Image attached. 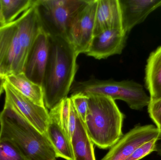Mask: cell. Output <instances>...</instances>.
Wrapping results in <instances>:
<instances>
[{"label": "cell", "mask_w": 161, "mask_h": 160, "mask_svg": "<svg viewBox=\"0 0 161 160\" xmlns=\"http://www.w3.org/2000/svg\"><path fill=\"white\" fill-rule=\"evenodd\" d=\"M4 79L17 92L36 105L45 107L42 86L30 80L23 73L10 74Z\"/></svg>", "instance_id": "obj_18"}, {"label": "cell", "mask_w": 161, "mask_h": 160, "mask_svg": "<svg viewBox=\"0 0 161 160\" xmlns=\"http://www.w3.org/2000/svg\"><path fill=\"white\" fill-rule=\"evenodd\" d=\"M70 106L71 99L70 98H66L61 101L60 121H61L62 128L66 132L68 138H69L68 127H69V119L70 111Z\"/></svg>", "instance_id": "obj_23"}, {"label": "cell", "mask_w": 161, "mask_h": 160, "mask_svg": "<svg viewBox=\"0 0 161 160\" xmlns=\"http://www.w3.org/2000/svg\"><path fill=\"white\" fill-rule=\"evenodd\" d=\"M147 107L149 117L161 134V99L156 102H150Z\"/></svg>", "instance_id": "obj_24"}, {"label": "cell", "mask_w": 161, "mask_h": 160, "mask_svg": "<svg viewBox=\"0 0 161 160\" xmlns=\"http://www.w3.org/2000/svg\"><path fill=\"white\" fill-rule=\"evenodd\" d=\"M42 88L45 107L51 110L68 97L78 70V55L67 39L51 36Z\"/></svg>", "instance_id": "obj_1"}, {"label": "cell", "mask_w": 161, "mask_h": 160, "mask_svg": "<svg viewBox=\"0 0 161 160\" xmlns=\"http://www.w3.org/2000/svg\"><path fill=\"white\" fill-rule=\"evenodd\" d=\"M158 139H155L145 143L137 148L125 160H140L155 152V146Z\"/></svg>", "instance_id": "obj_22"}, {"label": "cell", "mask_w": 161, "mask_h": 160, "mask_svg": "<svg viewBox=\"0 0 161 160\" xmlns=\"http://www.w3.org/2000/svg\"><path fill=\"white\" fill-rule=\"evenodd\" d=\"M145 85L150 102L161 99V46L152 51L147 60Z\"/></svg>", "instance_id": "obj_16"}, {"label": "cell", "mask_w": 161, "mask_h": 160, "mask_svg": "<svg viewBox=\"0 0 161 160\" xmlns=\"http://www.w3.org/2000/svg\"><path fill=\"white\" fill-rule=\"evenodd\" d=\"M1 9H2V4H1V0H0V13H1Z\"/></svg>", "instance_id": "obj_29"}, {"label": "cell", "mask_w": 161, "mask_h": 160, "mask_svg": "<svg viewBox=\"0 0 161 160\" xmlns=\"http://www.w3.org/2000/svg\"><path fill=\"white\" fill-rule=\"evenodd\" d=\"M122 26L126 34L143 22L152 12L161 7V0H119Z\"/></svg>", "instance_id": "obj_12"}, {"label": "cell", "mask_w": 161, "mask_h": 160, "mask_svg": "<svg viewBox=\"0 0 161 160\" xmlns=\"http://www.w3.org/2000/svg\"><path fill=\"white\" fill-rule=\"evenodd\" d=\"M35 0H1V14L6 24L16 20L20 13L34 4Z\"/></svg>", "instance_id": "obj_19"}, {"label": "cell", "mask_w": 161, "mask_h": 160, "mask_svg": "<svg viewBox=\"0 0 161 160\" xmlns=\"http://www.w3.org/2000/svg\"><path fill=\"white\" fill-rule=\"evenodd\" d=\"M95 94L106 96L114 101L120 100L125 102L133 110L141 111L148 107L150 102L149 95L143 86L133 80H114L113 79L100 80L92 78L85 81L75 80L70 93Z\"/></svg>", "instance_id": "obj_4"}, {"label": "cell", "mask_w": 161, "mask_h": 160, "mask_svg": "<svg viewBox=\"0 0 161 160\" xmlns=\"http://www.w3.org/2000/svg\"><path fill=\"white\" fill-rule=\"evenodd\" d=\"M49 35L41 30L30 49L25 63L23 73L33 82L42 86L49 58Z\"/></svg>", "instance_id": "obj_9"}, {"label": "cell", "mask_w": 161, "mask_h": 160, "mask_svg": "<svg viewBox=\"0 0 161 160\" xmlns=\"http://www.w3.org/2000/svg\"><path fill=\"white\" fill-rule=\"evenodd\" d=\"M160 132L153 125H136L113 146L101 160H125L139 147L153 139Z\"/></svg>", "instance_id": "obj_8"}, {"label": "cell", "mask_w": 161, "mask_h": 160, "mask_svg": "<svg viewBox=\"0 0 161 160\" xmlns=\"http://www.w3.org/2000/svg\"><path fill=\"white\" fill-rule=\"evenodd\" d=\"M5 80L4 78L0 76V97L2 95L3 91H4V84Z\"/></svg>", "instance_id": "obj_27"}, {"label": "cell", "mask_w": 161, "mask_h": 160, "mask_svg": "<svg viewBox=\"0 0 161 160\" xmlns=\"http://www.w3.org/2000/svg\"><path fill=\"white\" fill-rule=\"evenodd\" d=\"M75 126H76V111L71 101L70 111L69 127H68L69 138L70 142L75 130Z\"/></svg>", "instance_id": "obj_25"}, {"label": "cell", "mask_w": 161, "mask_h": 160, "mask_svg": "<svg viewBox=\"0 0 161 160\" xmlns=\"http://www.w3.org/2000/svg\"><path fill=\"white\" fill-rule=\"evenodd\" d=\"M0 140L18 147L28 160H56V153L46 134L29 123L5 98L0 112Z\"/></svg>", "instance_id": "obj_2"}, {"label": "cell", "mask_w": 161, "mask_h": 160, "mask_svg": "<svg viewBox=\"0 0 161 160\" xmlns=\"http://www.w3.org/2000/svg\"><path fill=\"white\" fill-rule=\"evenodd\" d=\"M4 87L5 98L40 132L46 134L49 121V112L47 108L34 103L17 92L6 80Z\"/></svg>", "instance_id": "obj_11"}, {"label": "cell", "mask_w": 161, "mask_h": 160, "mask_svg": "<svg viewBox=\"0 0 161 160\" xmlns=\"http://www.w3.org/2000/svg\"><path fill=\"white\" fill-rule=\"evenodd\" d=\"M0 160H28L17 147L7 140H0Z\"/></svg>", "instance_id": "obj_20"}, {"label": "cell", "mask_w": 161, "mask_h": 160, "mask_svg": "<svg viewBox=\"0 0 161 160\" xmlns=\"http://www.w3.org/2000/svg\"><path fill=\"white\" fill-rule=\"evenodd\" d=\"M155 152H157L158 155L161 156V134L157 141L155 146Z\"/></svg>", "instance_id": "obj_26"}, {"label": "cell", "mask_w": 161, "mask_h": 160, "mask_svg": "<svg viewBox=\"0 0 161 160\" xmlns=\"http://www.w3.org/2000/svg\"><path fill=\"white\" fill-rule=\"evenodd\" d=\"M86 95L88 108L84 123L87 133L98 148H111L124 135L125 115L113 99L102 95Z\"/></svg>", "instance_id": "obj_3"}, {"label": "cell", "mask_w": 161, "mask_h": 160, "mask_svg": "<svg viewBox=\"0 0 161 160\" xmlns=\"http://www.w3.org/2000/svg\"><path fill=\"white\" fill-rule=\"evenodd\" d=\"M127 37V34L123 29L105 30L93 36L85 54L98 60L121 54L125 47Z\"/></svg>", "instance_id": "obj_10"}, {"label": "cell", "mask_w": 161, "mask_h": 160, "mask_svg": "<svg viewBox=\"0 0 161 160\" xmlns=\"http://www.w3.org/2000/svg\"><path fill=\"white\" fill-rule=\"evenodd\" d=\"M110 29H123L119 0H97L93 36Z\"/></svg>", "instance_id": "obj_15"}, {"label": "cell", "mask_w": 161, "mask_h": 160, "mask_svg": "<svg viewBox=\"0 0 161 160\" xmlns=\"http://www.w3.org/2000/svg\"><path fill=\"white\" fill-rule=\"evenodd\" d=\"M97 0H88L73 19L67 39L78 55L87 51L93 37Z\"/></svg>", "instance_id": "obj_7"}, {"label": "cell", "mask_w": 161, "mask_h": 160, "mask_svg": "<svg viewBox=\"0 0 161 160\" xmlns=\"http://www.w3.org/2000/svg\"><path fill=\"white\" fill-rule=\"evenodd\" d=\"M71 144L74 160H96L93 143L76 111V126Z\"/></svg>", "instance_id": "obj_17"}, {"label": "cell", "mask_w": 161, "mask_h": 160, "mask_svg": "<svg viewBox=\"0 0 161 160\" xmlns=\"http://www.w3.org/2000/svg\"><path fill=\"white\" fill-rule=\"evenodd\" d=\"M16 21L20 43L26 58L36 38L42 29L35 0L33 5L23 13Z\"/></svg>", "instance_id": "obj_14"}, {"label": "cell", "mask_w": 161, "mask_h": 160, "mask_svg": "<svg viewBox=\"0 0 161 160\" xmlns=\"http://www.w3.org/2000/svg\"><path fill=\"white\" fill-rule=\"evenodd\" d=\"M25 60L16 20L0 28V76L22 73Z\"/></svg>", "instance_id": "obj_6"}, {"label": "cell", "mask_w": 161, "mask_h": 160, "mask_svg": "<svg viewBox=\"0 0 161 160\" xmlns=\"http://www.w3.org/2000/svg\"><path fill=\"white\" fill-rule=\"evenodd\" d=\"M88 0H35L42 29L49 36L67 39L69 26Z\"/></svg>", "instance_id": "obj_5"}, {"label": "cell", "mask_w": 161, "mask_h": 160, "mask_svg": "<svg viewBox=\"0 0 161 160\" xmlns=\"http://www.w3.org/2000/svg\"><path fill=\"white\" fill-rule=\"evenodd\" d=\"M70 98L75 111L84 123L88 108V96L83 93H76L71 95Z\"/></svg>", "instance_id": "obj_21"}, {"label": "cell", "mask_w": 161, "mask_h": 160, "mask_svg": "<svg viewBox=\"0 0 161 160\" xmlns=\"http://www.w3.org/2000/svg\"><path fill=\"white\" fill-rule=\"evenodd\" d=\"M4 21L3 18V17H2V14L0 13V28L3 27L6 25Z\"/></svg>", "instance_id": "obj_28"}, {"label": "cell", "mask_w": 161, "mask_h": 160, "mask_svg": "<svg viewBox=\"0 0 161 160\" xmlns=\"http://www.w3.org/2000/svg\"><path fill=\"white\" fill-rule=\"evenodd\" d=\"M61 103L50 110L46 135L55 150L57 158L74 160L70 141L61 124Z\"/></svg>", "instance_id": "obj_13"}]
</instances>
